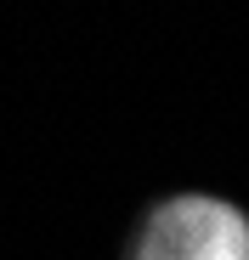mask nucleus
Instances as JSON below:
<instances>
[{
  "mask_svg": "<svg viewBox=\"0 0 249 260\" xmlns=\"http://www.w3.org/2000/svg\"><path fill=\"white\" fill-rule=\"evenodd\" d=\"M124 260H249V209L210 187L164 192L142 209Z\"/></svg>",
  "mask_w": 249,
  "mask_h": 260,
  "instance_id": "obj_1",
  "label": "nucleus"
}]
</instances>
